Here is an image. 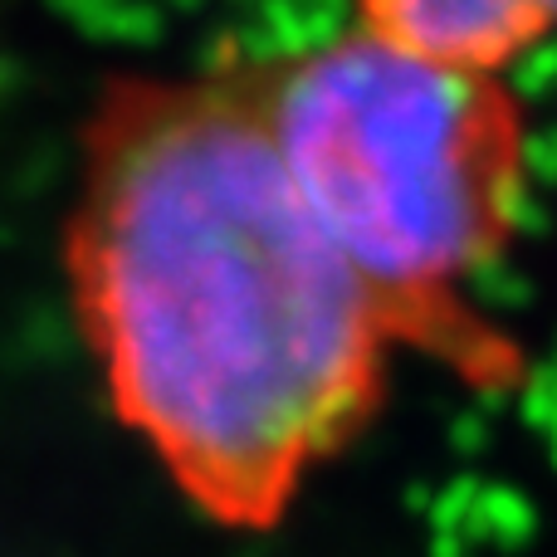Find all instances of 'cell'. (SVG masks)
Returning a JSON list of instances; mask_svg holds the SVG:
<instances>
[{
	"label": "cell",
	"mask_w": 557,
	"mask_h": 557,
	"mask_svg": "<svg viewBox=\"0 0 557 557\" xmlns=\"http://www.w3.org/2000/svg\"><path fill=\"white\" fill-rule=\"evenodd\" d=\"M367 35L416 59L470 74H504L513 59L553 39L539 0H357Z\"/></svg>",
	"instance_id": "3"
},
{
	"label": "cell",
	"mask_w": 557,
	"mask_h": 557,
	"mask_svg": "<svg viewBox=\"0 0 557 557\" xmlns=\"http://www.w3.org/2000/svg\"><path fill=\"white\" fill-rule=\"evenodd\" d=\"M245 78L298 196L392 323L474 392H513L523 352L470 298L543 211L519 98L499 74L431 64L367 29Z\"/></svg>",
	"instance_id": "2"
},
{
	"label": "cell",
	"mask_w": 557,
	"mask_h": 557,
	"mask_svg": "<svg viewBox=\"0 0 557 557\" xmlns=\"http://www.w3.org/2000/svg\"><path fill=\"white\" fill-rule=\"evenodd\" d=\"M225 39L117 78L84 137L69 284L117 421L201 519L270 533L372 425L396 337L298 196Z\"/></svg>",
	"instance_id": "1"
},
{
	"label": "cell",
	"mask_w": 557,
	"mask_h": 557,
	"mask_svg": "<svg viewBox=\"0 0 557 557\" xmlns=\"http://www.w3.org/2000/svg\"><path fill=\"white\" fill-rule=\"evenodd\" d=\"M523 166H529V182L539 176V182L557 186V127H543L539 137L523 143Z\"/></svg>",
	"instance_id": "4"
},
{
	"label": "cell",
	"mask_w": 557,
	"mask_h": 557,
	"mask_svg": "<svg viewBox=\"0 0 557 557\" xmlns=\"http://www.w3.org/2000/svg\"><path fill=\"white\" fill-rule=\"evenodd\" d=\"M539 5H543V10H548V20H553V25H557V0H539Z\"/></svg>",
	"instance_id": "5"
}]
</instances>
